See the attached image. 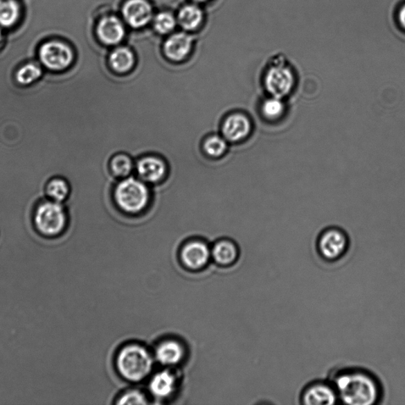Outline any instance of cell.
<instances>
[{
    "label": "cell",
    "instance_id": "11",
    "mask_svg": "<svg viewBox=\"0 0 405 405\" xmlns=\"http://www.w3.org/2000/svg\"><path fill=\"white\" fill-rule=\"evenodd\" d=\"M335 387L324 381H316L306 387L302 403L307 405H331L338 400Z\"/></svg>",
    "mask_w": 405,
    "mask_h": 405
},
{
    "label": "cell",
    "instance_id": "15",
    "mask_svg": "<svg viewBox=\"0 0 405 405\" xmlns=\"http://www.w3.org/2000/svg\"><path fill=\"white\" fill-rule=\"evenodd\" d=\"M186 356L185 348L181 343L168 340L159 343L155 351V358L165 366L179 364Z\"/></svg>",
    "mask_w": 405,
    "mask_h": 405
},
{
    "label": "cell",
    "instance_id": "24",
    "mask_svg": "<svg viewBox=\"0 0 405 405\" xmlns=\"http://www.w3.org/2000/svg\"><path fill=\"white\" fill-rule=\"evenodd\" d=\"M203 17L202 10L197 6L187 5L179 11V24L186 30H194L201 24Z\"/></svg>",
    "mask_w": 405,
    "mask_h": 405
},
{
    "label": "cell",
    "instance_id": "6",
    "mask_svg": "<svg viewBox=\"0 0 405 405\" xmlns=\"http://www.w3.org/2000/svg\"><path fill=\"white\" fill-rule=\"evenodd\" d=\"M296 82V75L290 68L282 62L269 66L264 78V86L270 96L282 99L289 96Z\"/></svg>",
    "mask_w": 405,
    "mask_h": 405
},
{
    "label": "cell",
    "instance_id": "29",
    "mask_svg": "<svg viewBox=\"0 0 405 405\" xmlns=\"http://www.w3.org/2000/svg\"><path fill=\"white\" fill-rule=\"evenodd\" d=\"M225 71L226 72L227 74H228L232 78V79H234L237 82V80L235 79V76L234 75H233L231 73H229L228 71ZM241 91H242V88H241ZM244 108H245V104H244V101H243V93H242V109L240 110H242V109L243 110Z\"/></svg>",
    "mask_w": 405,
    "mask_h": 405
},
{
    "label": "cell",
    "instance_id": "28",
    "mask_svg": "<svg viewBox=\"0 0 405 405\" xmlns=\"http://www.w3.org/2000/svg\"><path fill=\"white\" fill-rule=\"evenodd\" d=\"M399 20H400L402 26L405 29V5L403 6V8L400 10V13H399Z\"/></svg>",
    "mask_w": 405,
    "mask_h": 405
},
{
    "label": "cell",
    "instance_id": "12",
    "mask_svg": "<svg viewBox=\"0 0 405 405\" xmlns=\"http://www.w3.org/2000/svg\"><path fill=\"white\" fill-rule=\"evenodd\" d=\"M127 24L133 28L145 26L152 19V8L146 0H129L123 8Z\"/></svg>",
    "mask_w": 405,
    "mask_h": 405
},
{
    "label": "cell",
    "instance_id": "2",
    "mask_svg": "<svg viewBox=\"0 0 405 405\" xmlns=\"http://www.w3.org/2000/svg\"><path fill=\"white\" fill-rule=\"evenodd\" d=\"M114 199L122 213L131 216L141 215L151 206L152 188L133 174L116 182Z\"/></svg>",
    "mask_w": 405,
    "mask_h": 405
},
{
    "label": "cell",
    "instance_id": "7",
    "mask_svg": "<svg viewBox=\"0 0 405 405\" xmlns=\"http://www.w3.org/2000/svg\"><path fill=\"white\" fill-rule=\"evenodd\" d=\"M39 58L46 69L61 72L69 69L73 63L74 53L68 44L51 40L44 43L39 49Z\"/></svg>",
    "mask_w": 405,
    "mask_h": 405
},
{
    "label": "cell",
    "instance_id": "8",
    "mask_svg": "<svg viewBox=\"0 0 405 405\" xmlns=\"http://www.w3.org/2000/svg\"><path fill=\"white\" fill-rule=\"evenodd\" d=\"M169 170V165L164 158L148 154L136 161L134 174L149 186H155L168 179Z\"/></svg>",
    "mask_w": 405,
    "mask_h": 405
},
{
    "label": "cell",
    "instance_id": "3",
    "mask_svg": "<svg viewBox=\"0 0 405 405\" xmlns=\"http://www.w3.org/2000/svg\"><path fill=\"white\" fill-rule=\"evenodd\" d=\"M154 359L145 347L127 345L116 357V368L123 378L132 382L141 381L152 373Z\"/></svg>",
    "mask_w": 405,
    "mask_h": 405
},
{
    "label": "cell",
    "instance_id": "26",
    "mask_svg": "<svg viewBox=\"0 0 405 405\" xmlns=\"http://www.w3.org/2000/svg\"><path fill=\"white\" fill-rule=\"evenodd\" d=\"M176 26L174 17L168 12L159 13L154 20V29L165 35L173 30Z\"/></svg>",
    "mask_w": 405,
    "mask_h": 405
},
{
    "label": "cell",
    "instance_id": "5",
    "mask_svg": "<svg viewBox=\"0 0 405 405\" xmlns=\"http://www.w3.org/2000/svg\"><path fill=\"white\" fill-rule=\"evenodd\" d=\"M254 121L251 114L235 110L227 114L222 120L219 133L230 144L246 142L253 134Z\"/></svg>",
    "mask_w": 405,
    "mask_h": 405
},
{
    "label": "cell",
    "instance_id": "30",
    "mask_svg": "<svg viewBox=\"0 0 405 405\" xmlns=\"http://www.w3.org/2000/svg\"><path fill=\"white\" fill-rule=\"evenodd\" d=\"M2 42H3V35H2L1 30H0V46H1Z\"/></svg>",
    "mask_w": 405,
    "mask_h": 405
},
{
    "label": "cell",
    "instance_id": "13",
    "mask_svg": "<svg viewBox=\"0 0 405 405\" xmlns=\"http://www.w3.org/2000/svg\"><path fill=\"white\" fill-rule=\"evenodd\" d=\"M192 48V37L185 33H177L165 42L164 53L172 62L179 63L190 54Z\"/></svg>",
    "mask_w": 405,
    "mask_h": 405
},
{
    "label": "cell",
    "instance_id": "10",
    "mask_svg": "<svg viewBox=\"0 0 405 405\" xmlns=\"http://www.w3.org/2000/svg\"><path fill=\"white\" fill-rule=\"evenodd\" d=\"M212 258V249L208 243L199 238L188 241L181 249V262L191 270L201 269Z\"/></svg>",
    "mask_w": 405,
    "mask_h": 405
},
{
    "label": "cell",
    "instance_id": "17",
    "mask_svg": "<svg viewBox=\"0 0 405 405\" xmlns=\"http://www.w3.org/2000/svg\"><path fill=\"white\" fill-rule=\"evenodd\" d=\"M238 248L236 243L229 237L221 238L212 248V258L221 266L235 264L238 258Z\"/></svg>",
    "mask_w": 405,
    "mask_h": 405
},
{
    "label": "cell",
    "instance_id": "19",
    "mask_svg": "<svg viewBox=\"0 0 405 405\" xmlns=\"http://www.w3.org/2000/svg\"><path fill=\"white\" fill-rule=\"evenodd\" d=\"M231 144L220 133H212L203 140L202 151L207 157L213 159L224 158L229 152Z\"/></svg>",
    "mask_w": 405,
    "mask_h": 405
},
{
    "label": "cell",
    "instance_id": "14",
    "mask_svg": "<svg viewBox=\"0 0 405 405\" xmlns=\"http://www.w3.org/2000/svg\"><path fill=\"white\" fill-rule=\"evenodd\" d=\"M97 35L103 43L116 44L122 41L125 36L123 24L114 16L105 17L99 21L97 26Z\"/></svg>",
    "mask_w": 405,
    "mask_h": 405
},
{
    "label": "cell",
    "instance_id": "4",
    "mask_svg": "<svg viewBox=\"0 0 405 405\" xmlns=\"http://www.w3.org/2000/svg\"><path fill=\"white\" fill-rule=\"evenodd\" d=\"M33 223L41 235L58 237L63 234L69 225L68 210L62 204L47 199L37 204L33 210Z\"/></svg>",
    "mask_w": 405,
    "mask_h": 405
},
{
    "label": "cell",
    "instance_id": "31",
    "mask_svg": "<svg viewBox=\"0 0 405 405\" xmlns=\"http://www.w3.org/2000/svg\"><path fill=\"white\" fill-rule=\"evenodd\" d=\"M196 1H198V2H204V1H206V0H196Z\"/></svg>",
    "mask_w": 405,
    "mask_h": 405
},
{
    "label": "cell",
    "instance_id": "21",
    "mask_svg": "<svg viewBox=\"0 0 405 405\" xmlns=\"http://www.w3.org/2000/svg\"><path fill=\"white\" fill-rule=\"evenodd\" d=\"M285 112L286 105L284 99L269 96L260 102L259 113L265 120H278L282 118Z\"/></svg>",
    "mask_w": 405,
    "mask_h": 405
},
{
    "label": "cell",
    "instance_id": "23",
    "mask_svg": "<svg viewBox=\"0 0 405 405\" xmlns=\"http://www.w3.org/2000/svg\"><path fill=\"white\" fill-rule=\"evenodd\" d=\"M43 74L42 68L36 62H29L20 66L17 70L15 80L20 87H26L35 84Z\"/></svg>",
    "mask_w": 405,
    "mask_h": 405
},
{
    "label": "cell",
    "instance_id": "20",
    "mask_svg": "<svg viewBox=\"0 0 405 405\" xmlns=\"http://www.w3.org/2000/svg\"><path fill=\"white\" fill-rule=\"evenodd\" d=\"M136 161L129 154L119 152L110 159L109 169L116 179L120 180L134 174Z\"/></svg>",
    "mask_w": 405,
    "mask_h": 405
},
{
    "label": "cell",
    "instance_id": "25",
    "mask_svg": "<svg viewBox=\"0 0 405 405\" xmlns=\"http://www.w3.org/2000/svg\"><path fill=\"white\" fill-rule=\"evenodd\" d=\"M20 5L17 0H0V26L11 27L19 21Z\"/></svg>",
    "mask_w": 405,
    "mask_h": 405
},
{
    "label": "cell",
    "instance_id": "9",
    "mask_svg": "<svg viewBox=\"0 0 405 405\" xmlns=\"http://www.w3.org/2000/svg\"><path fill=\"white\" fill-rule=\"evenodd\" d=\"M349 246L348 237L339 228H329L321 233L318 241L320 256L327 262H336L343 257Z\"/></svg>",
    "mask_w": 405,
    "mask_h": 405
},
{
    "label": "cell",
    "instance_id": "16",
    "mask_svg": "<svg viewBox=\"0 0 405 405\" xmlns=\"http://www.w3.org/2000/svg\"><path fill=\"white\" fill-rule=\"evenodd\" d=\"M109 68L116 75H129L136 68L134 54L129 48H116L109 57Z\"/></svg>",
    "mask_w": 405,
    "mask_h": 405
},
{
    "label": "cell",
    "instance_id": "27",
    "mask_svg": "<svg viewBox=\"0 0 405 405\" xmlns=\"http://www.w3.org/2000/svg\"><path fill=\"white\" fill-rule=\"evenodd\" d=\"M118 404H147L148 402L143 393L138 390H129L122 395L116 402Z\"/></svg>",
    "mask_w": 405,
    "mask_h": 405
},
{
    "label": "cell",
    "instance_id": "18",
    "mask_svg": "<svg viewBox=\"0 0 405 405\" xmlns=\"http://www.w3.org/2000/svg\"><path fill=\"white\" fill-rule=\"evenodd\" d=\"M176 379L168 370L161 371L153 376L150 381V390L155 397L165 399L173 395Z\"/></svg>",
    "mask_w": 405,
    "mask_h": 405
},
{
    "label": "cell",
    "instance_id": "1",
    "mask_svg": "<svg viewBox=\"0 0 405 405\" xmlns=\"http://www.w3.org/2000/svg\"><path fill=\"white\" fill-rule=\"evenodd\" d=\"M334 386L338 398L346 404H375L381 397V387L372 375L361 370L343 371L336 376Z\"/></svg>",
    "mask_w": 405,
    "mask_h": 405
},
{
    "label": "cell",
    "instance_id": "22",
    "mask_svg": "<svg viewBox=\"0 0 405 405\" xmlns=\"http://www.w3.org/2000/svg\"><path fill=\"white\" fill-rule=\"evenodd\" d=\"M46 194L50 201L63 204L70 197L71 185L68 180L61 177H55L46 185Z\"/></svg>",
    "mask_w": 405,
    "mask_h": 405
}]
</instances>
